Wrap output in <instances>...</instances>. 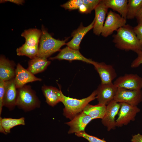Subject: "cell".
<instances>
[{"mask_svg":"<svg viewBox=\"0 0 142 142\" xmlns=\"http://www.w3.org/2000/svg\"><path fill=\"white\" fill-rule=\"evenodd\" d=\"M133 28L137 37L142 46V24H138Z\"/></svg>","mask_w":142,"mask_h":142,"instance_id":"31","label":"cell"},{"mask_svg":"<svg viewBox=\"0 0 142 142\" xmlns=\"http://www.w3.org/2000/svg\"><path fill=\"white\" fill-rule=\"evenodd\" d=\"M46 102L50 106L53 107L61 102L63 94L60 89L51 86L44 85L41 88Z\"/></svg>","mask_w":142,"mask_h":142,"instance_id":"19","label":"cell"},{"mask_svg":"<svg viewBox=\"0 0 142 142\" xmlns=\"http://www.w3.org/2000/svg\"><path fill=\"white\" fill-rule=\"evenodd\" d=\"M114 100L119 103H124L137 106L142 101V91L141 89L130 90L118 88Z\"/></svg>","mask_w":142,"mask_h":142,"instance_id":"6","label":"cell"},{"mask_svg":"<svg viewBox=\"0 0 142 142\" xmlns=\"http://www.w3.org/2000/svg\"><path fill=\"white\" fill-rule=\"evenodd\" d=\"M120 107V103L114 100L110 102L106 106L105 113L102 119V122L106 127L108 131L115 129L116 126L115 118L118 114Z\"/></svg>","mask_w":142,"mask_h":142,"instance_id":"10","label":"cell"},{"mask_svg":"<svg viewBox=\"0 0 142 142\" xmlns=\"http://www.w3.org/2000/svg\"><path fill=\"white\" fill-rule=\"evenodd\" d=\"M49 60H64L70 61L74 60H80L87 63L92 64L94 61L87 58L83 56L78 50L74 49L68 46L60 50L56 56L50 57Z\"/></svg>","mask_w":142,"mask_h":142,"instance_id":"11","label":"cell"},{"mask_svg":"<svg viewBox=\"0 0 142 142\" xmlns=\"http://www.w3.org/2000/svg\"><path fill=\"white\" fill-rule=\"evenodd\" d=\"M14 78L17 89L23 87L27 83L36 81H41V79L36 77L19 63L16 66Z\"/></svg>","mask_w":142,"mask_h":142,"instance_id":"12","label":"cell"},{"mask_svg":"<svg viewBox=\"0 0 142 142\" xmlns=\"http://www.w3.org/2000/svg\"><path fill=\"white\" fill-rule=\"evenodd\" d=\"M108 9L103 0H100L94 9L95 15L93 29V33L96 35L99 36L101 34Z\"/></svg>","mask_w":142,"mask_h":142,"instance_id":"16","label":"cell"},{"mask_svg":"<svg viewBox=\"0 0 142 142\" xmlns=\"http://www.w3.org/2000/svg\"><path fill=\"white\" fill-rule=\"evenodd\" d=\"M93 120L82 111L75 116L70 121L65 123L70 127L68 134L84 131L87 125Z\"/></svg>","mask_w":142,"mask_h":142,"instance_id":"15","label":"cell"},{"mask_svg":"<svg viewBox=\"0 0 142 142\" xmlns=\"http://www.w3.org/2000/svg\"><path fill=\"white\" fill-rule=\"evenodd\" d=\"M135 18L138 24H142V6L137 13Z\"/></svg>","mask_w":142,"mask_h":142,"instance_id":"33","label":"cell"},{"mask_svg":"<svg viewBox=\"0 0 142 142\" xmlns=\"http://www.w3.org/2000/svg\"><path fill=\"white\" fill-rule=\"evenodd\" d=\"M126 19L111 10L108 12L101 35L106 37L125 24Z\"/></svg>","mask_w":142,"mask_h":142,"instance_id":"5","label":"cell"},{"mask_svg":"<svg viewBox=\"0 0 142 142\" xmlns=\"http://www.w3.org/2000/svg\"><path fill=\"white\" fill-rule=\"evenodd\" d=\"M118 89L112 82L106 84H101L96 90V99L98 104L106 105L114 100Z\"/></svg>","mask_w":142,"mask_h":142,"instance_id":"9","label":"cell"},{"mask_svg":"<svg viewBox=\"0 0 142 142\" xmlns=\"http://www.w3.org/2000/svg\"><path fill=\"white\" fill-rule=\"evenodd\" d=\"M50 62L47 58L37 56L29 61L27 69L34 75L37 74L44 71Z\"/></svg>","mask_w":142,"mask_h":142,"instance_id":"20","label":"cell"},{"mask_svg":"<svg viewBox=\"0 0 142 142\" xmlns=\"http://www.w3.org/2000/svg\"><path fill=\"white\" fill-rule=\"evenodd\" d=\"M113 83L118 88L140 90L142 88V78L136 74H126L118 78Z\"/></svg>","mask_w":142,"mask_h":142,"instance_id":"8","label":"cell"},{"mask_svg":"<svg viewBox=\"0 0 142 142\" xmlns=\"http://www.w3.org/2000/svg\"><path fill=\"white\" fill-rule=\"evenodd\" d=\"M15 64L5 57L1 55L0 57V79L5 81L14 78L15 76Z\"/></svg>","mask_w":142,"mask_h":142,"instance_id":"18","label":"cell"},{"mask_svg":"<svg viewBox=\"0 0 142 142\" xmlns=\"http://www.w3.org/2000/svg\"><path fill=\"white\" fill-rule=\"evenodd\" d=\"M106 105L98 104L92 105L88 104L84 108L83 111L90 116L93 120L96 119H102L106 111Z\"/></svg>","mask_w":142,"mask_h":142,"instance_id":"22","label":"cell"},{"mask_svg":"<svg viewBox=\"0 0 142 142\" xmlns=\"http://www.w3.org/2000/svg\"><path fill=\"white\" fill-rule=\"evenodd\" d=\"M6 81L0 79V115L3 105V99L5 92Z\"/></svg>","mask_w":142,"mask_h":142,"instance_id":"29","label":"cell"},{"mask_svg":"<svg viewBox=\"0 0 142 142\" xmlns=\"http://www.w3.org/2000/svg\"><path fill=\"white\" fill-rule=\"evenodd\" d=\"M75 134L78 137L84 138L89 142H107L104 139H101L95 136L90 135L85 131L77 133H75Z\"/></svg>","mask_w":142,"mask_h":142,"instance_id":"28","label":"cell"},{"mask_svg":"<svg viewBox=\"0 0 142 142\" xmlns=\"http://www.w3.org/2000/svg\"><path fill=\"white\" fill-rule=\"evenodd\" d=\"M16 106L27 111L40 106V102L31 86L25 85L18 89Z\"/></svg>","mask_w":142,"mask_h":142,"instance_id":"4","label":"cell"},{"mask_svg":"<svg viewBox=\"0 0 142 142\" xmlns=\"http://www.w3.org/2000/svg\"><path fill=\"white\" fill-rule=\"evenodd\" d=\"M42 34L41 31L37 28L26 30L21 34L25 39V43L30 47L38 46Z\"/></svg>","mask_w":142,"mask_h":142,"instance_id":"21","label":"cell"},{"mask_svg":"<svg viewBox=\"0 0 142 142\" xmlns=\"http://www.w3.org/2000/svg\"><path fill=\"white\" fill-rule=\"evenodd\" d=\"M97 91H94L88 97L82 99H77L63 95L61 102L64 105V115L72 120L77 115L82 112L89 103L96 99Z\"/></svg>","mask_w":142,"mask_h":142,"instance_id":"3","label":"cell"},{"mask_svg":"<svg viewBox=\"0 0 142 142\" xmlns=\"http://www.w3.org/2000/svg\"><path fill=\"white\" fill-rule=\"evenodd\" d=\"M94 19L88 26L84 27L81 24L79 27L72 33V39L66 43L67 46L74 49L78 50L80 45L84 36L90 30L93 28Z\"/></svg>","mask_w":142,"mask_h":142,"instance_id":"17","label":"cell"},{"mask_svg":"<svg viewBox=\"0 0 142 142\" xmlns=\"http://www.w3.org/2000/svg\"><path fill=\"white\" fill-rule=\"evenodd\" d=\"M131 141L132 142H142V135L138 133L133 135Z\"/></svg>","mask_w":142,"mask_h":142,"instance_id":"32","label":"cell"},{"mask_svg":"<svg viewBox=\"0 0 142 142\" xmlns=\"http://www.w3.org/2000/svg\"><path fill=\"white\" fill-rule=\"evenodd\" d=\"M99 74L101 81V84L112 83L116 77L117 74L113 67L104 62H98L94 61L93 64Z\"/></svg>","mask_w":142,"mask_h":142,"instance_id":"13","label":"cell"},{"mask_svg":"<svg viewBox=\"0 0 142 142\" xmlns=\"http://www.w3.org/2000/svg\"><path fill=\"white\" fill-rule=\"evenodd\" d=\"M108 8L119 13L123 17L126 19L127 12V0H103Z\"/></svg>","mask_w":142,"mask_h":142,"instance_id":"23","label":"cell"},{"mask_svg":"<svg viewBox=\"0 0 142 142\" xmlns=\"http://www.w3.org/2000/svg\"><path fill=\"white\" fill-rule=\"evenodd\" d=\"M37 57L47 58L53 53L60 51L61 47L66 44L68 38L63 40L56 39L48 32L43 25Z\"/></svg>","mask_w":142,"mask_h":142,"instance_id":"2","label":"cell"},{"mask_svg":"<svg viewBox=\"0 0 142 142\" xmlns=\"http://www.w3.org/2000/svg\"><path fill=\"white\" fill-rule=\"evenodd\" d=\"M17 89L14 78L6 81L3 105L10 110L14 109L16 106L17 93Z\"/></svg>","mask_w":142,"mask_h":142,"instance_id":"14","label":"cell"},{"mask_svg":"<svg viewBox=\"0 0 142 142\" xmlns=\"http://www.w3.org/2000/svg\"><path fill=\"white\" fill-rule=\"evenodd\" d=\"M100 0H70L61 5L65 9L73 10L78 9L81 5L84 4L97 5Z\"/></svg>","mask_w":142,"mask_h":142,"instance_id":"25","label":"cell"},{"mask_svg":"<svg viewBox=\"0 0 142 142\" xmlns=\"http://www.w3.org/2000/svg\"><path fill=\"white\" fill-rule=\"evenodd\" d=\"M38 51V46L30 47L25 43L16 50L18 55L26 56L31 59L37 57Z\"/></svg>","mask_w":142,"mask_h":142,"instance_id":"27","label":"cell"},{"mask_svg":"<svg viewBox=\"0 0 142 142\" xmlns=\"http://www.w3.org/2000/svg\"><path fill=\"white\" fill-rule=\"evenodd\" d=\"M7 2H11L18 5H22L24 3V1L23 0H1L0 3H5Z\"/></svg>","mask_w":142,"mask_h":142,"instance_id":"34","label":"cell"},{"mask_svg":"<svg viewBox=\"0 0 142 142\" xmlns=\"http://www.w3.org/2000/svg\"><path fill=\"white\" fill-rule=\"evenodd\" d=\"M113 35V42L117 48L135 53L142 50V46L135 33L133 27L126 24L116 31Z\"/></svg>","mask_w":142,"mask_h":142,"instance_id":"1","label":"cell"},{"mask_svg":"<svg viewBox=\"0 0 142 142\" xmlns=\"http://www.w3.org/2000/svg\"><path fill=\"white\" fill-rule=\"evenodd\" d=\"M142 6V0H128L126 19H132L135 18Z\"/></svg>","mask_w":142,"mask_h":142,"instance_id":"26","label":"cell"},{"mask_svg":"<svg viewBox=\"0 0 142 142\" xmlns=\"http://www.w3.org/2000/svg\"><path fill=\"white\" fill-rule=\"evenodd\" d=\"M25 124L24 118L22 117L19 119L11 118H2L0 117V132L6 134L10 132V129L13 127L19 125Z\"/></svg>","mask_w":142,"mask_h":142,"instance_id":"24","label":"cell"},{"mask_svg":"<svg viewBox=\"0 0 142 142\" xmlns=\"http://www.w3.org/2000/svg\"><path fill=\"white\" fill-rule=\"evenodd\" d=\"M120 107L115 120L116 127L126 125L131 121H134L137 113L140 109L137 106H132L124 103H120Z\"/></svg>","mask_w":142,"mask_h":142,"instance_id":"7","label":"cell"},{"mask_svg":"<svg viewBox=\"0 0 142 142\" xmlns=\"http://www.w3.org/2000/svg\"><path fill=\"white\" fill-rule=\"evenodd\" d=\"M136 53L137 57L131 64V67L132 68L138 67L142 64V50L138 51Z\"/></svg>","mask_w":142,"mask_h":142,"instance_id":"30","label":"cell"}]
</instances>
